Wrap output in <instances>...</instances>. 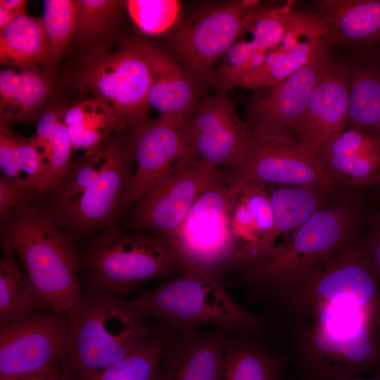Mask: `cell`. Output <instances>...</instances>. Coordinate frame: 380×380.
<instances>
[{
  "mask_svg": "<svg viewBox=\"0 0 380 380\" xmlns=\"http://www.w3.org/2000/svg\"><path fill=\"white\" fill-rule=\"evenodd\" d=\"M128 302L138 316L174 330L212 325L232 333L265 337L271 328L267 318L231 297L220 275L190 264L179 275L143 291Z\"/></svg>",
  "mask_w": 380,
  "mask_h": 380,
  "instance_id": "obj_3",
  "label": "cell"
},
{
  "mask_svg": "<svg viewBox=\"0 0 380 380\" xmlns=\"http://www.w3.org/2000/svg\"><path fill=\"white\" fill-rule=\"evenodd\" d=\"M0 127L1 177L37 200L49 164L44 147L34 136L20 137L9 127Z\"/></svg>",
  "mask_w": 380,
  "mask_h": 380,
  "instance_id": "obj_23",
  "label": "cell"
},
{
  "mask_svg": "<svg viewBox=\"0 0 380 380\" xmlns=\"http://www.w3.org/2000/svg\"><path fill=\"white\" fill-rule=\"evenodd\" d=\"M315 9L330 44H366L380 37V0H321Z\"/></svg>",
  "mask_w": 380,
  "mask_h": 380,
  "instance_id": "obj_22",
  "label": "cell"
},
{
  "mask_svg": "<svg viewBox=\"0 0 380 380\" xmlns=\"http://www.w3.org/2000/svg\"><path fill=\"white\" fill-rule=\"evenodd\" d=\"M186 122L158 117L129 128L127 139L136 170L128 190L126 208L148 193L187 152Z\"/></svg>",
  "mask_w": 380,
  "mask_h": 380,
  "instance_id": "obj_16",
  "label": "cell"
},
{
  "mask_svg": "<svg viewBox=\"0 0 380 380\" xmlns=\"http://www.w3.org/2000/svg\"><path fill=\"white\" fill-rule=\"evenodd\" d=\"M18 17L20 16L0 4V31L3 30Z\"/></svg>",
  "mask_w": 380,
  "mask_h": 380,
  "instance_id": "obj_39",
  "label": "cell"
},
{
  "mask_svg": "<svg viewBox=\"0 0 380 380\" xmlns=\"http://www.w3.org/2000/svg\"><path fill=\"white\" fill-rule=\"evenodd\" d=\"M234 190V175H222L197 198L172 236L187 265L211 271L221 277L234 265L240 249L231 223Z\"/></svg>",
  "mask_w": 380,
  "mask_h": 380,
  "instance_id": "obj_9",
  "label": "cell"
},
{
  "mask_svg": "<svg viewBox=\"0 0 380 380\" xmlns=\"http://www.w3.org/2000/svg\"><path fill=\"white\" fill-rule=\"evenodd\" d=\"M66 313L38 311L0 327V379L47 380L60 374L68 348Z\"/></svg>",
  "mask_w": 380,
  "mask_h": 380,
  "instance_id": "obj_10",
  "label": "cell"
},
{
  "mask_svg": "<svg viewBox=\"0 0 380 380\" xmlns=\"http://www.w3.org/2000/svg\"><path fill=\"white\" fill-rule=\"evenodd\" d=\"M234 172L240 179L266 185L341 188L317 156L296 142L253 133L246 158Z\"/></svg>",
  "mask_w": 380,
  "mask_h": 380,
  "instance_id": "obj_15",
  "label": "cell"
},
{
  "mask_svg": "<svg viewBox=\"0 0 380 380\" xmlns=\"http://www.w3.org/2000/svg\"><path fill=\"white\" fill-rule=\"evenodd\" d=\"M345 380H380V377L373 376L372 378H363L357 376Z\"/></svg>",
  "mask_w": 380,
  "mask_h": 380,
  "instance_id": "obj_40",
  "label": "cell"
},
{
  "mask_svg": "<svg viewBox=\"0 0 380 380\" xmlns=\"http://www.w3.org/2000/svg\"><path fill=\"white\" fill-rule=\"evenodd\" d=\"M49 77L38 67H10L0 71V126L30 118L48 99Z\"/></svg>",
  "mask_w": 380,
  "mask_h": 380,
  "instance_id": "obj_25",
  "label": "cell"
},
{
  "mask_svg": "<svg viewBox=\"0 0 380 380\" xmlns=\"http://www.w3.org/2000/svg\"><path fill=\"white\" fill-rule=\"evenodd\" d=\"M170 329L160 326L153 336L122 360L82 380H163L162 358Z\"/></svg>",
  "mask_w": 380,
  "mask_h": 380,
  "instance_id": "obj_31",
  "label": "cell"
},
{
  "mask_svg": "<svg viewBox=\"0 0 380 380\" xmlns=\"http://www.w3.org/2000/svg\"><path fill=\"white\" fill-rule=\"evenodd\" d=\"M328 51L322 52L281 82L255 90L247 106L246 123L252 133L293 141L291 129L304 113L315 87L332 62Z\"/></svg>",
  "mask_w": 380,
  "mask_h": 380,
  "instance_id": "obj_14",
  "label": "cell"
},
{
  "mask_svg": "<svg viewBox=\"0 0 380 380\" xmlns=\"http://www.w3.org/2000/svg\"><path fill=\"white\" fill-rule=\"evenodd\" d=\"M49 154V165L40 186L39 198L60 184L70 163L72 144L63 122L62 110L53 108L39 118L34 135Z\"/></svg>",
  "mask_w": 380,
  "mask_h": 380,
  "instance_id": "obj_30",
  "label": "cell"
},
{
  "mask_svg": "<svg viewBox=\"0 0 380 380\" xmlns=\"http://www.w3.org/2000/svg\"><path fill=\"white\" fill-rule=\"evenodd\" d=\"M75 35L82 42L99 37L115 21L122 1L117 0H77Z\"/></svg>",
  "mask_w": 380,
  "mask_h": 380,
  "instance_id": "obj_35",
  "label": "cell"
},
{
  "mask_svg": "<svg viewBox=\"0 0 380 380\" xmlns=\"http://www.w3.org/2000/svg\"><path fill=\"white\" fill-rule=\"evenodd\" d=\"M196 110L186 122L188 146L201 160L236 171L246 158L252 133L239 118L235 102L226 93L205 94Z\"/></svg>",
  "mask_w": 380,
  "mask_h": 380,
  "instance_id": "obj_13",
  "label": "cell"
},
{
  "mask_svg": "<svg viewBox=\"0 0 380 380\" xmlns=\"http://www.w3.org/2000/svg\"><path fill=\"white\" fill-rule=\"evenodd\" d=\"M1 220L2 243L13 250L51 310L66 313L83 290L74 237L32 204L12 210Z\"/></svg>",
  "mask_w": 380,
  "mask_h": 380,
  "instance_id": "obj_4",
  "label": "cell"
},
{
  "mask_svg": "<svg viewBox=\"0 0 380 380\" xmlns=\"http://www.w3.org/2000/svg\"><path fill=\"white\" fill-rule=\"evenodd\" d=\"M288 360L264 337L229 332L220 380H284Z\"/></svg>",
  "mask_w": 380,
  "mask_h": 380,
  "instance_id": "obj_24",
  "label": "cell"
},
{
  "mask_svg": "<svg viewBox=\"0 0 380 380\" xmlns=\"http://www.w3.org/2000/svg\"><path fill=\"white\" fill-rule=\"evenodd\" d=\"M27 1L25 0H1L0 4L15 13L18 16L26 14L25 7Z\"/></svg>",
  "mask_w": 380,
  "mask_h": 380,
  "instance_id": "obj_38",
  "label": "cell"
},
{
  "mask_svg": "<svg viewBox=\"0 0 380 380\" xmlns=\"http://www.w3.org/2000/svg\"><path fill=\"white\" fill-rule=\"evenodd\" d=\"M259 4L248 13L242 31L251 34V41L258 49L271 50L279 44L286 31L293 1L279 7H262Z\"/></svg>",
  "mask_w": 380,
  "mask_h": 380,
  "instance_id": "obj_33",
  "label": "cell"
},
{
  "mask_svg": "<svg viewBox=\"0 0 380 380\" xmlns=\"http://www.w3.org/2000/svg\"><path fill=\"white\" fill-rule=\"evenodd\" d=\"M141 44L152 71L148 106L158 110L159 117L187 121L199 103L196 81L200 80L154 45L144 41Z\"/></svg>",
  "mask_w": 380,
  "mask_h": 380,
  "instance_id": "obj_21",
  "label": "cell"
},
{
  "mask_svg": "<svg viewBox=\"0 0 380 380\" xmlns=\"http://www.w3.org/2000/svg\"><path fill=\"white\" fill-rule=\"evenodd\" d=\"M48 380H70L68 376H67L65 374H64L63 372H61L58 376L53 377Z\"/></svg>",
  "mask_w": 380,
  "mask_h": 380,
  "instance_id": "obj_41",
  "label": "cell"
},
{
  "mask_svg": "<svg viewBox=\"0 0 380 380\" xmlns=\"http://www.w3.org/2000/svg\"><path fill=\"white\" fill-rule=\"evenodd\" d=\"M374 186L376 187V189L377 190V192H378L379 197L380 198V181L376 185H374Z\"/></svg>",
  "mask_w": 380,
  "mask_h": 380,
  "instance_id": "obj_42",
  "label": "cell"
},
{
  "mask_svg": "<svg viewBox=\"0 0 380 380\" xmlns=\"http://www.w3.org/2000/svg\"><path fill=\"white\" fill-rule=\"evenodd\" d=\"M186 266L172 237L115 227L96 236L80 255V269L90 282L123 299L141 283L175 277Z\"/></svg>",
  "mask_w": 380,
  "mask_h": 380,
  "instance_id": "obj_6",
  "label": "cell"
},
{
  "mask_svg": "<svg viewBox=\"0 0 380 380\" xmlns=\"http://www.w3.org/2000/svg\"><path fill=\"white\" fill-rule=\"evenodd\" d=\"M63 122L72 148L84 149L85 153L98 149L112 130L116 132L115 122L110 111L92 98L63 110Z\"/></svg>",
  "mask_w": 380,
  "mask_h": 380,
  "instance_id": "obj_29",
  "label": "cell"
},
{
  "mask_svg": "<svg viewBox=\"0 0 380 380\" xmlns=\"http://www.w3.org/2000/svg\"><path fill=\"white\" fill-rule=\"evenodd\" d=\"M151 68L141 41L125 42L113 51L86 56L73 76L74 85L110 111L122 132L148 118Z\"/></svg>",
  "mask_w": 380,
  "mask_h": 380,
  "instance_id": "obj_7",
  "label": "cell"
},
{
  "mask_svg": "<svg viewBox=\"0 0 380 380\" xmlns=\"http://www.w3.org/2000/svg\"><path fill=\"white\" fill-rule=\"evenodd\" d=\"M38 311L52 310L20 268L13 250L3 243L0 260V327L20 321Z\"/></svg>",
  "mask_w": 380,
  "mask_h": 380,
  "instance_id": "obj_26",
  "label": "cell"
},
{
  "mask_svg": "<svg viewBox=\"0 0 380 380\" xmlns=\"http://www.w3.org/2000/svg\"><path fill=\"white\" fill-rule=\"evenodd\" d=\"M258 1H233L213 7L182 25L172 39L186 69L201 82L240 37L248 13Z\"/></svg>",
  "mask_w": 380,
  "mask_h": 380,
  "instance_id": "obj_12",
  "label": "cell"
},
{
  "mask_svg": "<svg viewBox=\"0 0 380 380\" xmlns=\"http://www.w3.org/2000/svg\"><path fill=\"white\" fill-rule=\"evenodd\" d=\"M346 125L380 135V66L348 69Z\"/></svg>",
  "mask_w": 380,
  "mask_h": 380,
  "instance_id": "obj_28",
  "label": "cell"
},
{
  "mask_svg": "<svg viewBox=\"0 0 380 380\" xmlns=\"http://www.w3.org/2000/svg\"><path fill=\"white\" fill-rule=\"evenodd\" d=\"M369 230L366 234L373 266L380 278V209L367 215Z\"/></svg>",
  "mask_w": 380,
  "mask_h": 380,
  "instance_id": "obj_37",
  "label": "cell"
},
{
  "mask_svg": "<svg viewBox=\"0 0 380 380\" xmlns=\"http://www.w3.org/2000/svg\"><path fill=\"white\" fill-rule=\"evenodd\" d=\"M115 132L108 141L106 163L97 177L82 190L40 207L62 229L73 237L114 227L126 208L134 162L127 137Z\"/></svg>",
  "mask_w": 380,
  "mask_h": 380,
  "instance_id": "obj_8",
  "label": "cell"
},
{
  "mask_svg": "<svg viewBox=\"0 0 380 380\" xmlns=\"http://www.w3.org/2000/svg\"><path fill=\"white\" fill-rule=\"evenodd\" d=\"M317 158L341 187L363 189L380 181V135L348 128L328 142Z\"/></svg>",
  "mask_w": 380,
  "mask_h": 380,
  "instance_id": "obj_20",
  "label": "cell"
},
{
  "mask_svg": "<svg viewBox=\"0 0 380 380\" xmlns=\"http://www.w3.org/2000/svg\"><path fill=\"white\" fill-rule=\"evenodd\" d=\"M329 46L327 44L313 52H286L277 48L271 49L262 65L239 79L234 87L256 90L275 85L329 49Z\"/></svg>",
  "mask_w": 380,
  "mask_h": 380,
  "instance_id": "obj_32",
  "label": "cell"
},
{
  "mask_svg": "<svg viewBox=\"0 0 380 380\" xmlns=\"http://www.w3.org/2000/svg\"><path fill=\"white\" fill-rule=\"evenodd\" d=\"M0 380H4V379H0Z\"/></svg>",
  "mask_w": 380,
  "mask_h": 380,
  "instance_id": "obj_43",
  "label": "cell"
},
{
  "mask_svg": "<svg viewBox=\"0 0 380 380\" xmlns=\"http://www.w3.org/2000/svg\"><path fill=\"white\" fill-rule=\"evenodd\" d=\"M305 380L380 377V278L357 235L328 260L262 290Z\"/></svg>",
  "mask_w": 380,
  "mask_h": 380,
  "instance_id": "obj_1",
  "label": "cell"
},
{
  "mask_svg": "<svg viewBox=\"0 0 380 380\" xmlns=\"http://www.w3.org/2000/svg\"><path fill=\"white\" fill-rule=\"evenodd\" d=\"M77 1L44 0L42 23L46 33L50 60L58 58L75 35Z\"/></svg>",
  "mask_w": 380,
  "mask_h": 380,
  "instance_id": "obj_34",
  "label": "cell"
},
{
  "mask_svg": "<svg viewBox=\"0 0 380 380\" xmlns=\"http://www.w3.org/2000/svg\"><path fill=\"white\" fill-rule=\"evenodd\" d=\"M128 13L134 24L144 33L156 34L176 22L179 2L176 0H128Z\"/></svg>",
  "mask_w": 380,
  "mask_h": 380,
  "instance_id": "obj_36",
  "label": "cell"
},
{
  "mask_svg": "<svg viewBox=\"0 0 380 380\" xmlns=\"http://www.w3.org/2000/svg\"><path fill=\"white\" fill-rule=\"evenodd\" d=\"M229 334L217 327L170 329L163 353V380H220Z\"/></svg>",
  "mask_w": 380,
  "mask_h": 380,
  "instance_id": "obj_18",
  "label": "cell"
},
{
  "mask_svg": "<svg viewBox=\"0 0 380 380\" xmlns=\"http://www.w3.org/2000/svg\"><path fill=\"white\" fill-rule=\"evenodd\" d=\"M222 176L189 147L182 158L137 203L134 222L141 232L172 237L197 198Z\"/></svg>",
  "mask_w": 380,
  "mask_h": 380,
  "instance_id": "obj_11",
  "label": "cell"
},
{
  "mask_svg": "<svg viewBox=\"0 0 380 380\" xmlns=\"http://www.w3.org/2000/svg\"><path fill=\"white\" fill-rule=\"evenodd\" d=\"M234 176L231 223L240 245L234 266L239 267L274 246V216L266 184Z\"/></svg>",
  "mask_w": 380,
  "mask_h": 380,
  "instance_id": "obj_19",
  "label": "cell"
},
{
  "mask_svg": "<svg viewBox=\"0 0 380 380\" xmlns=\"http://www.w3.org/2000/svg\"><path fill=\"white\" fill-rule=\"evenodd\" d=\"M49 60V43L42 20L25 14L0 31L1 64L37 67Z\"/></svg>",
  "mask_w": 380,
  "mask_h": 380,
  "instance_id": "obj_27",
  "label": "cell"
},
{
  "mask_svg": "<svg viewBox=\"0 0 380 380\" xmlns=\"http://www.w3.org/2000/svg\"><path fill=\"white\" fill-rule=\"evenodd\" d=\"M366 217L360 200L351 196L316 212L279 246L240 266L250 296L328 260L357 236Z\"/></svg>",
  "mask_w": 380,
  "mask_h": 380,
  "instance_id": "obj_5",
  "label": "cell"
},
{
  "mask_svg": "<svg viewBox=\"0 0 380 380\" xmlns=\"http://www.w3.org/2000/svg\"><path fill=\"white\" fill-rule=\"evenodd\" d=\"M66 314L68 348L62 372L70 380L117 364L160 328L149 327L128 301L91 282Z\"/></svg>",
  "mask_w": 380,
  "mask_h": 380,
  "instance_id": "obj_2",
  "label": "cell"
},
{
  "mask_svg": "<svg viewBox=\"0 0 380 380\" xmlns=\"http://www.w3.org/2000/svg\"><path fill=\"white\" fill-rule=\"evenodd\" d=\"M348 69L331 63L315 87L307 107L291 129L299 147L317 156L345 129L348 115Z\"/></svg>",
  "mask_w": 380,
  "mask_h": 380,
  "instance_id": "obj_17",
  "label": "cell"
}]
</instances>
